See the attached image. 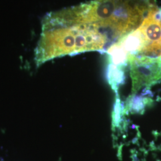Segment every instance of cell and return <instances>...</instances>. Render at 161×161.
Instances as JSON below:
<instances>
[{"label":"cell","instance_id":"cell-2","mask_svg":"<svg viewBox=\"0 0 161 161\" xmlns=\"http://www.w3.org/2000/svg\"><path fill=\"white\" fill-rule=\"evenodd\" d=\"M153 100L143 96L132 94L126 100L125 106L124 109V114H140L143 115L147 107L152 106Z\"/></svg>","mask_w":161,"mask_h":161},{"label":"cell","instance_id":"cell-3","mask_svg":"<svg viewBox=\"0 0 161 161\" xmlns=\"http://www.w3.org/2000/svg\"><path fill=\"white\" fill-rule=\"evenodd\" d=\"M106 78L112 89L118 94L119 87L125 82V69L108 64L106 68Z\"/></svg>","mask_w":161,"mask_h":161},{"label":"cell","instance_id":"cell-1","mask_svg":"<svg viewBox=\"0 0 161 161\" xmlns=\"http://www.w3.org/2000/svg\"><path fill=\"white\" fill-rule=\"evenodd\" d=\"M132 80V94L144 86L148 88L161 79V58H151L131 55L128 56Z\"/></svg>","mask_w":161,"mask_h":161},{"label":"cell","instance_id":"cell-4","mask_svg":"<svg viewBox=\"0 0 161 161\" xmlns=\"http://www.w3.org/2000/svg\"><path fill=\"white\" fill-rule=\"evenodd\" d=\"M116 98L115 101L114 109L112 112V127H118L119 126L121 122V115H124V109H122L120 98L118 94H116Z\"/></svg>","mask_w":161,"mask_h":161}]
</instances>
